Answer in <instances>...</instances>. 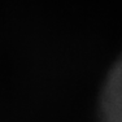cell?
<instances>
[{"label": "cell", "instance_id": "obj_1", "mask_svg": "<svg viewBox=\"0 0 122 122\" xmlns=\"http://www.w3.org/2000/svg\"><path fill=\"white\" fill-rule=\"evenodd\" d=\"M103 122H122V53L105 79L100 97Z\"/></svg>", "mask_w": 122, "mask_h": 122}]
</instances>
